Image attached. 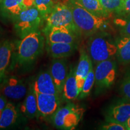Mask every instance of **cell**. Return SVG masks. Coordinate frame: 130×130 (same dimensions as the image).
<instances>
[{"instance_id":"cell-31","label":"cell","mask_w":130,"mask_h":130,"mask_svg":"<svg viewBox=\"0 0 130 130\" xmlns=\"http://www.w3.org/2000/svg\"><path fill=\"white\" fill-rule=\"evenodd\" d=\"M126 129H127V130H130V118L128 120L127 122L126 123Z\"/></svg>"},{"instance_id":"cell-2","label":"cell","mask_w":130,"mask_h":130,"mask_svg":"<svg viewBox=\"0 0 130 130\" xmlns=\"http://www.w3.org/2000/svg\"><path fill=\"white\" fill-rule=\"evenodd\" d=\"M45 38L40 31L32 32L18 43L16 61L20 66L31 64L43 53Z\"/></svg>"},{"instance_id":"cell-16","label":"cell","mask_w":130,"mask_h":130,"mask_svg":"<svg viewBox=\"0 0 130 130\" xmlns=\"http://www.w3.org/2000/svg\"><path fill=\"white\" fill-rule=\"evenodd\" d=\"M46 51L54 58H63L71 56L77 49V43L46 42Z\"/></svg>"},{"instance_id":"cell-29","label":"cell","mask_w":130,"mask_h":130,"mask_svg":"<svg viewBox=\"0 0 130 130\" xmlns=\"http://www.w3.org/2000/svg\"><path fill=\"white\" fill-rule=\"evenodd\" d=\"M130 14V0H123L122 9L119 16H122Z\"/></svg>"},{"instance_id":"cell-26","label":"cell","mask_w":130,"mask_h":130,"mask_svg":"<svg viewBox=\"0 0 130 130\" xmlns=\"http://www.w3.org/2000/svg\"><path fill=\"white\" fill-rule=\"evenodd\" d=\"M122 19L117 20V24L120 28L122 37H130V14L122 16Z\"/></svg>"},{"instance_id":"cell-30","label":"cell","mask_w":130,"mask_h":130,"mask_svg":"<svg viewBox=\"0 0 130 130\" xmlns=\"http://www.w3.org/2000/svg\"><path fill=\"white\" fill-rule=\"evenodd\" d=\"M7 103L6 98L0 94V118H1V114H2L3 110H4V107H6Z\"/></svg>"},{"instance_id":"cell-18","label":"cell","mask_w":130,"mask_h":130,"mask_svg":"<svg viewBox=\"0 0 130 130\" xmlns=\"http://www.w3.org/2000/svg\"><path fill=\"white\" fill-rule=\"evenodd\" d=\"M21 110L26 116L33 118L39 115L37 107L36 94L34 88V84L29 86L26 97L21 107Z\"/></svg>"},{"instance_id":"cell-4","label":"cell","mask_w":130,"mask_h":130,"mask_svg":"<svg viewBox=\"0 0 130 130\" xmlns=\"http://www.w3.org/2000/svg\"><path fill=\"white\" fill-rule=\"evenodd\" d=\"M42 20L39 11L36 7L24 10L13 21L16 35L21 39L32 32L37 31Z\"/></svg>"},{"instance_id":"cell-21","label":"cell","mask_w":130,"mask_h":130,"mask_svg":"<svg viewBox=\"0 0 130 130\" xmlns=\"http://www.w3.org/2000/svg\"><path fill=\"white\" fill-rule=\"evenodd\" d=\"M117 57L122 63L130 62V37H121L116 42Z\"/></svg>"},{"instance_id":"cell-15","label":"cell","mask_w":130,"mask_h":130,"mask_svg":"<svg viewBox=\"0 0 130 130\" xmlns=\"http://www.w3.org/2000/svg\"><path fill=\"white\" fill-rule=\"evenodd\" d=\"M27 8L24 0H1L0 1V14L3 17L14 19L24 10Z\"/></svg>"},{"instance_id":"cell-7","label":"cell","mask_w":130,"mask_h":130,"mask_svg":"<svg viewBox=\"0 0 130 130\" xmlns=\"http://www.w3.org/2000/svg\"><path fill=\"white\" fill-rule=\"evenodd\" d=\"M116 63L113 58L96 64L95 83L97 90H103L111 87L116 78Z\"/></svg>"},{"instance_id":"cell-10","label":"cell","mask_w":130,"mask_h":130,"mask_svg":"<svg viewBox=\"0 0 130 130\" xmlns=\"http://www.w3.org/2000/svg\"><path fill=\"white\" fill-rule=\"evenodd\" d=\"M46 42L77 43L78 35L66 27H53L44 32Z\"/></svg>"},{"instance_id":"cell-19","label":"cell","mask_w":130,"mask_h":130,"mask_svg":"<svg viewBox=\"0 0 130 130\" xmlns=\"http://www.w3.org/2000/svg\"><path fill=\"white\" fill-rule=\"evenodd\" d=\"M13 50V45L9 40H6L0 46V79H3L4 73L12 57Z\"/></svg>"},{"instance_id":"cell-32","label":"cell","mask_w":130,"mask_h":130,"mask_svg":"<svg viewBox=\"0 0 130 130\" xmlns=\"http://www.w3.org/2000/svg\"><path fill=\"white\" fill-rule=\"evenodd\" d=\"M2 81H3V80H2V79H0V83H1V82H2Z\"/></svg>"},{"instance_id":"cell-22","label":"cell","mask_w":130,"mask_h":130,"mask_svg":"<svg viewBox=\"0 0 130 130\" xmlns=\"http://www.w3.org/2000/svg\"><path fill=\"white\" fill-rule=\"evenodd\" d=\"M84 8L99 17L108 18L110 14L101 4L99 0H77Z\"/></svg>"},{"instance_id":"cell-27","label":"cell","mask_w":130,"mask_h":130,"mask_svg":"<svg viewBox=\"0 0 130 130\" xmlns=\"http://www.w3.org/2000/svg\"><path fill=\"white\" fill-rule=\"evenodd\" d=\"M121 93L126 99L130 100V71L126 74L121 87Z\"/></svg>"},{"instance_id":"cell-25","label":"cell","mask_w":130,"mask_h":130,"mask_svg":"<svg viewBox=\"0 0 130 130\" xmlns=\"http://www.w3.org/2000/svg\"><path fill=\"white\" fill-rule=\"evenodd\" d=\"M54 6L53 0H35V7L39 11L42 18L45 20Z\"/></svg>"},{"instance_id":"cell-28","label":"cell","mask_w":130,"mask_h":130,"mask_svg":"<svg viewBox=\"0 0 130 130\" xmlns=\"http://www.w3.org/2000/svg\"><path fill=\"white\" fill-rule=\"evenodd\" d=\"M102 129L105 130H126L125 125L115 122H107V123L102 126Z\"/></svg>"},{"instance_id":"cell-33","label":"cell","mask_w":130,"mask_h":130,"mask_svg":"<svg viewBox=\"0 0 130 130\" xmlns=\"http://www.w3.org/2000/svg\"><path fill=\"white\" fill-rule=\"evenodd\" d=\"M0 33H1V31H0Z\"/></svg>"},{"instance_id":"cell-5","label":"cell","mask_w":130,"mask_h":130,"mask_svg":"<svg viewBox=\"0 0 130 130\" xmlns=\"http://www.w3.org/2000/svg\"><path fill=\"white\" fill-rule=\"evenodd\" d=\"M46 26L43 32L53 27H66L80 36L74 23L72 11L67 4L58 3L54 5L46 19Z\"/></svg>"},{"instance_id":"cell-34","label":"cell","mask_w":130,"mask_h":130,"mask_svg":"<svg viewBox=\"0 0 130 130\" xmlns=\"http://www.w3.org/2000/svg\"><path fill=\"white\" fill-rule=\"evenodd\" d=\"M0 1H1V0H0Z\"/></svg>"},{"instance_id":"cell-8","label":"cell","mask_w":130,"mask_h":130,"mask_svg":"<svg viewBox=\"0 0 130 130\" xmlns=\"http://www.w3.org/2000/svg\"><path fill=\"white\" fill-rule=\"evenodd\" d=\"M27 84L24 79L16 76H12L3 80L0 86V92L7 98L19 100L28 92Z\"/></svg>"},{"instance_id":"cell-13","label":"cell","mask_w":130,"mask_h":130,"mask_svg":"<svg viewBox=\"0 0 130 130\" xmlns=\"http://www.w3.org/2000/svg\"><path fill=\"white\" fill-rule=\"evenodd\" d=\"M92 67V61L88 53L86 52L84 49H81L79 61L75 70V78L79 93L82 89L86 78L87 77L89 71Z\"/></svg>"},{"instance_id":"cell-23","label":"cell","mask_w":130,"mask_h":130,"mask_svg":"<svg viewBox=\"0 0 130 130\" xmlns=\"http://www.w3.org/2000/svg\"><path fill=\"white\" fill-rule=\"evenodd\" d=\"M95 71L93 70V68L92 67L84 81L82 89L78 97L79 100L85 98L90 94V91L95 83Z\"/></svg>"},{"instance_id":"cell-20","label":"cell","mask_w":130,"mask_h":130,"mask_svg":"<svg viewBox=\"0 0 130 130\" xmlns=\"http://www.w3.org/2000/svg\"><path fill=\"white\" fill-rule=\"evenodd\" d=\"M18 111L12 102H7L0 118V128H9L16 122L18 119Z\"/></svg>"},{"instance_id":"cell-3","label":"cell","mask_w":130,"mask_h":130,"mask_svg":"<svg viewBox=\"0 0 130 130\" xmlns=\"http://www.w3.org/2000/svg\"><path fill=\"white\" fill-rule=\"evenodd\" d=\"M87 53L95 64L113 57L117 53L116 43L104 31H98L89 37Z\"/></svg>"},{"instance_id":"cell-9","label":"cell","mask_w":130,"mask_h":130,"mask_svg":"<svg viewBox=\"0 0 130 130\" xmlns=\"http://www.w3.org/2000/svg\"><path fill=\"white\" fill-rule=\"evenodd\" d=\"M39 113L43 117L52 116L60 108L61 98L58 94H45L36 92Z\"/></svg>"},{"instance_id":"cell-6","label":"cell","mask_w":130,"mask_h":130,"mask_svg":"<svg viewBox=\"0 0 130 130\" xmlns=\"http://www.w3.org/2000/svg\"><path fill=\"white\" fill-rule=\"evenodd\" d=\"M84 112L81 107L69 104L57 110L52 116V122L58 129H72L80 121Z\"/></svg>"},{"instance_id":"cell-1","label":"cell","mask_w":130,"mask_h":130,"mask_svg":"<svg viewBox=\"0 0 130 130\" xmlns=\"http://www.w3.org/2000/svg\"><path fill=\"white\" fill-rule=\"evenodd\" d=\"M67 4L72 11L74 23L80 36L90 37L108 27L107 18L92 14L83 7L77 0H68Z\"/></svg>"},{"instance_id":"cell-12","label":"cell","mask_w":130,"mask_h":130,"mask_svg":"<svg viewBox=\"0 0 130 130\" xmlns=\"http://www.w3.org/2000/svg\"><path fill=\"white\" fill-rule=\"evenodd\" d=\"M33 84L35 92L37 93L60 95L57 90L50 70L40 72Z\"/></svg>"},{"instance_id":"cell-14","label":"cell","mask_w":130,"mask_h":130,"mask_svg":"<svg viewBox=\"0 0 130 130\" xmlns=\"http://www.w3.org/2000/svg\"><path fill=\"white\" fill-rule=\"evenodd\" d=\"M130 118V100L122 101L112 107L107 117V122L125 125Z\"/></svg>"},{"instance_id":"cell-24","label":"cell","mask_w":130,"mask_h":130,"mask_svg":"<svg viewBox=\"0 0 130 130\" xmlns=\"http://www.w3.org/2000/svg\"><path fill=\"white\" fill-rule=\"evenodd\" d=\"M103 7L110 13L119 14L123 6V0H99Z\"/></svg>"},{"instance_id":"cell-17","label":"cell","mask_w":130,"mask_h":130,"mask_svg":"<svg viewBox=\"0 0 130 130\" xmlns=\"http://www.w3.org/2000/svg\"><path fill=\"white\" fill-rule=\"evenodd\" d=\"M75 70L71 68L68 74L62 92V98L66 101L76 100L78 97L79 92L75 78Z\"/></svg>"},{"instance_id":"cell-11","label":"cell","mask_w":130,"mask_h":130,"mask_svg":"<svg viewBox=\"0 0 130 130\" xmlns=\"http://www.w3.org/2000/svg\"><path fill=\"white\" fill-rule=\"evenodd\" d=\"M50 72L60 95H62L65 81L68 75V67L63 58H54L52 61Z\"/></svg>"}]
</instances>
